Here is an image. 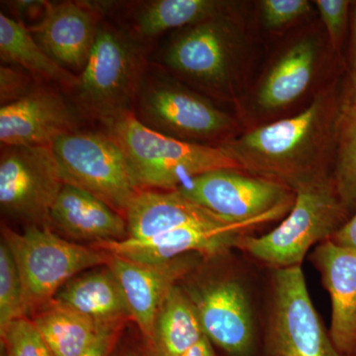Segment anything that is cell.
<instances>
[{
    "label": "cell",
    "instance_id": "17",
    "mask_svg": "<svg viewBox=\"0 0 356 356\" xmlns=\"http://www.w3.org/2000/svg\"><path fill=\"white\" fill-rule=\"evenodd\" d=\"M332 304L330 337L348 356L356 348V252L325 241L311 255Z\"/></svg>",
    "mask_w": 356,
    "mask_h": 356
},
{
    "label": "cell",
    "instance_id": "19",
    "mask_svg": "<svg viewBox=\"0 0 356 356\" xmlns=\"http://www.w3.org/2000/svg\"><path fill=\"white\" fill-rule=\"evenodd\" d=\"M51 226L83 242H118L127 238L125 217L76 185L65 184L50 211Z\"/></svg>",
    "mask_w": 356,
    "mask_h": 356
},
{
    "label": "cell",
    "instance_id": "8",
    "mask_svg": "<svg viewBox=\"0 0 356 356\" xmlns=\"http://www.w3.org/2000/svg\"><path fill=\"white\" fill-rule=\"evenodd\" d=\"M266 346L269 356H344L313 305L301 266L274 273Z\"/></svg>",
    "mask_w": 356,
    "mask_h": 356
},
{
    "label": "cell",
    "instance_id": "13",
    "mask_svg": "<svg viewBox=\"0 0 356 356\" xmlns=\"http://www.w3.org/2000/svg\"><path fill=\"white\" fill-rule=\"evenodd\" d=\"M231 60V34L219 16L186 27L168 44L163 58L175 74L210 90L226 84Z\"/></svg>",
    "mask_w": 356,
    "mask_h": 356
},
{
    "label": "cell",
    "instance_id": "4",
    "mask_svg": "<svg viewBox=\"0 0 356 356\" xmlns=\"http://www.w3.org/2000/svg\"><path fill=\"white\" fill-rule=\"evenodd\" d=\"M143 72L142 53L133 39L112 26L100 25L95 48L74 88L76 102L107 125L132 113Z\"/></svg>",
    "mask_w": 356,
    "mask_h": 356
},
{
    "label": "cell",
    "instance_id": "12",
    "mask_svg": "<svg viewBox=\"0 0 356 356\" xmlns=\"http://www.w3.org/2000/svg\"><path fill=\"white\" fill-rule=\"evenodd\" d=\"M99 9L86 2H49L38 24L28 28L44 53L79 76L86 69L99 31Z\"/></svg>",
    "mask_w": 356,
    "mask_h": 356
},
{
    "label": "cell",
    "instance_id": "26",
    "mask_svg": "<svg viewBox=\"0 0 356 356\" xmlns=\"http://www.w3.org/2000/svg\"><path fill=\"white\" fill-rule=\"evenodd\" d=\"M337 144L334 185L346 210L351 209L356 206V76L353 74L337 117Z\"/></svg>",
    "mask_w": 356,
    "mask_h": 356
},
{
    "label": "cell",
    "instance_id": "37",
    "mask_svg": "<svg viewBox=\"0 0 356 356\" xmlns=\"http://www.w3.org/2000/svg\"><path fill=\"white\" fill-rule=\"evenodd\" d=\"M126 356H137V355H133V353H130V355H126Z\"/></svg>",
    "mask_w": 356,
    "mask_h": 356
},
{
    "label": "cell",
    "instance_id": "5",
    "mask_svg": "<svg viewBox=\"0 0 356 356\" xmlns=\"http://www.w3.org/2000/svg\"><path fill=\"white\" fill-rule=\"evenodd\" d=\"M49 147L65 184L90 192L123 216L142 191L127 156L109 134L74 131Z\"/></svg>",
    "mask_w": 356,
    "mask_h": 356
},
{
    "label": "cell",
    "instance_id": "6",
    "mask_svg": "<svg viewBox=\"0 0 356 356\" xmlns=\"http://www.w3.org/2000/svg\"><path fill=\"white\" fill-rule=\"evenodd\" d=\"M327 102L316 98L299 114L254 129L224 147L240 163L264 175H292L298 170L322 143L327 123Z\"/></svg>",
    "mask_w": 356,
    "mask_h": 356
},
{
    "label": "cell",
    "instance_id": "11",
    "mask_svg": "<svg viewBox=\"0 0 356 356\" xmlns=\"http://www.w3.org/2000/svg\"><path fill=\"white\" fill-rule=\"evenodd\" d=\"M186 292L211 343L233 356L250 355L254 348V318L247 292L241 283L222 278Z\"/></svg>",
    "mask_w": 356,
    "mask_h": 356
},
{
    "label": "cell",
    "instance_id": "36",
    "mask_svg": "<svg viewBox=\"0 0 356 356\" xmlns=\"http://www.w3.org/2000/svg\"><path fill=\"white\" fill-rule=\"evenodd\" d=\"M353 74L356 76V7L355 10V16H353Z\"/></svg>",
    "mask_w": 356,
    "mask_h": 356
},
{
    "label": "cell",
    "instance_id": "34",
    "mask_svg": "<svg viewBox=\"0 0 356 356\" xmlns=\"http://www.w3.org/2000/svg\"><path fill=\"white\" fill-rule=\"evenodd\" d=\"M11 9L15 11L20 17L26 16V17H31V16L38 15L40 13L42 14L46 11L47 6L49 2L47 1H28V0H20V1L9 2Z\"/></svg>",
    "mask_w": 356,
    "mask_h": 356
},
{
    "label": "cell",
    "instance_id": "32",
    "mask_svg": "<svg viewBox=\"0 0 356 356\" xmlns=\"http://www.w3.org/2000/svg\"><path fill=\"white\" fill-rule=\"evenodd\" d=\"M122 327H123V325L110 327L107 331L103 332L102 336L98 337L97 341L88 350L79 356H111L115 344L118 341Z\"/></svg>",
    "mask_w": 356,
    "mask_h": 356
},
{
    "label": "cell",
    "instance_id": "9",
    "mask_svg": "<svg viewBox=\"0 0 356 356\" xmlns=\"http://www.w3.org/2000/svg\"><path fill=\"white\" fill-rule=\"evenodd\" d=\"M64 184L50 147H3L0 206L7 216L50 228L51 206Z\"/></svg>",
    "mask_w": 356,
    "mask_h": 356
},
{
    "label": "cell",
    "instance_id": "1",
    "mask_svg": "<svg viewBox=\"0 0 356 356\" xmlns=\"http://www.w3.org/2000/svg\"><path fill=\"white\" fill-rule=\"evenodd\" d=\"M107 127L127 156L142 191H175L203 173L222 168L242 170L224 146L168 137L147 127L133 112L110 122Z\"/></svg>",
    "mask_w": 356,
    "mask_h": 356
},
{
    "label": "cell",
    "instance_id": "22",
    "mask_svg": "<svg viewBox=\"0 0 356 356\" xmlns=\"http://www.w3.org/2000/svg\"><path fill=\"white\" fill-rule=\"evenodd\" d=\"M317 48L312 40L295 44L276 63L259 89L257 102L266 110L286 106L305 92L313 77Z\"/></svg>",
    "mask_w": 356,
    "mask_h": 356
},
{
    "label": "cell",
    "instance_id": "27",
    "mask_svg": "<svg viewBox=\"0 0 356 356\" xmlns=\"http://www.w3.org/2000/svg\"><path fill=\"white\" fill-rule=\"evenodd\" d=\"M24 292L13 252L2 238L0 243V332L13 321L27 318Z\"/></svg>",
    "mask_w": 356,
    "mask_h": 356
},
{
    "label": "cell",
    "instance_id": "20",
    "mask_svg": "<svg viewBox=\"0 0 356 356\" xmlns=\"http://www.w3.org/2000/svg\"><path fill=\"white\" fill-rule=\"evenodd\" d=\"M53 301L103 325L124 324L131 320L120 284L107 266L67 281Z\"/></svg>",
    "mask_w": 356,
    "mask_h": 356
},
{
    "label": "cell",
    "instance_id": "10",
    "mask_svg": "<svg viewBox=\"0 0 356 356\" xmlns=\"http://www.w3.org/2000/svg\"><path fill=\"white\" fill-rule=\"evenodd\" d=\"M137 99L138 120L175 139L196 143L217 137L232 126L228 114L170 81L143 83Z\"/></svg>",
    "mask_w": 356,
    "mask_h": 356
},
{
    "label": "cell",
    "instance_id": "29",
    "mask_svg": "<svg viewBox=\"0 0 356 356\" xmlns=\"http://www.w3.org/2000/svg\"><path fill=\"white\" fill-rule=\"evenodd\" d=\"M307 0H264L261 2L262 18L268 28L289 24L310 11Z\"/></svg>",
    "mask_w": 356,
    "mask_h": 356
},
{
    "label": "cell",
    "instance_id": "23",
    "mask_svg": "<svg viewBox=\"0 0 356 356\" xmlns=\"http://www.w3.org/2000/svg\"><path fill=\"white\" fill-rule=\"evenodd\" d=\"M0 58L70 90H74L79 83V76L60 67L44 53L23 21L4 13H0Z\"/></svg>",
    "mask_w": 356,
    "mask_h": 356
},
{
    "label": "cell",
    "instance_id": "30",
    "mask_svg": "<svg viewBox=\"0 0 356 356\" xmlns=\"http://www.w3.org/2000/svg\"><path fill=\"white\" fill-rule=\"evenodd\" d=\"M315 3L332 46L339 48L346 31L350 2L346 0H317Z\"/></svg>",
    "mask_w": 356,
    "mask_h": 356
},
{
    "label": "cell",
    "instance_id": "7",
    "mask_svg": "<svg viewBox=\"0 0 356 356\" xmlns=\"http://www.w3.org/2000/svg\"><path fill=\"white\" fill-rule=\"evenodd\" d=\"M175 191L232 224L255 226L277 219L294 201L277 180L248 177L229 168L191 178Z\"/></svg>",
    "mask_w": 356,
    "mask_h": 356
},
{
    "label": "cell",
    "instance_id": "15",
    "mask_svg": "<svg viewBox=\"0 0 356 356\" xmlns=\"http://www.w3.org/2000/svg\"><path fill=\"white\" fill-rule=\"evenodd\" d=\"M252 227L254 225L184 227L151 238H127L118 242L98 243L93 247L129 261L149 264L173 261L191 252L213 257L236 248L243 229Z\"/></svg>",
    "mask_w": 356,
    "mask_h": 356
},
{
    "label": "cell",
    "instance_id": "2",
    "mask_svg": "<svg viewBox=\"0 0 356 356\" xmlns=\"http://www.w3.org/2000/svg\"><path fill=\"white\" fill-rule=\"evenodd\" d=\"M289 215L280 226L259 236H240L236 248L277 269L301 266L314 245L332 238L343 226L346 208L334 181L308 175L294 181Z\"/></svg>",
    "mask_w": 356,
    "mask_h": 356
},
{
    "label": "cell",
    "instance_id": "18",
    "mask_svg": "<svg viewBox=\"0 0 356 356\" xmlns=\"http://www.w3.org/2000/svg\"><path fill=\"white\" fill-rule=\"evenodd\" d=\"M124 216L131 238H151L184 227L236 225L192 202L177 191L143 189L128 204Z\"/></svg>",
    "mask_w": 356,
    "mask_h": 356
},
{
    "label": "cell",
    "instance_id": "31",
    "mask_svg": "<svg viewBox=\"0 0 356 356\" xmlns=\"http://www.w3.org/2000/svg\"><path fill=\"white\" fill-rule=\"evenodd\" d=\"M29 72L15 67H0V102L1 106L18 102L32 92Z\"/></svg>",
    "mask_w": 356,
    "mask_h": 356
},
{
    "label": "cell",
    "instance_id": "25",
    "mask_svg": "<svg viewBox=\"0 0 356 356\" xmlns=\"http://www.w3.org/2000/svg\"><path fill=\"white\" fill-rule=\"evenodd\" d=\"M222 4L214 0H156L147 2L136 16V29L146 38L199 24L219 16Z\"/></svg>",
    "mask_w": 356,
    "mask_h": 356
},
{
    "label": "cell",
    "instance_id": "33",
    "mask_svg": "<svg viewBox=\"0 0 356 356\" xmlns=\"http://www.w3.org/2000/svg\"><path fill=\"white\" fill-rule=\"evenodd\" d=\"M330 240L341 247L356 252V214L350 221L344 222Z\"/></svg>",
    "mask_w": 356,
    "mask_h": 356
},
{
    "label": "cell",
    "instance_id": "35",
    "mask_svg": "<svg viewBox=\"0 0 356 356\" xmlns=\"http://www.w3.org/2000/svg\"><path fill=\"white\" fill-rule=\"evenodd\" d=\"M181 356H216V353L209 339L204 337L198 343Z\"/></svg>",
    "mask_w": 356,
    "mask_h": 356
},
{
    "label": "cell",
    "instance_id": "21",
    "mask_svg": "<svg viewBox=\"0 0 356 356\" xmlns=\"http://www.w3.org/2000/svg\"><path fill=\"white\" fill-rule=\"evenodd\" d=\"M54 356H79L110 327L56 303L47 304L33 318Z\"/></svg>",
    "mask_w": 356,
    "mask_h": 356
},
{
    "label": "cell",
    "instance_id": "38",
    "mask_svg": "<svg viewBox=\"0 0 356 356\" xmlns=\"http://www.w3.org/2000/svg\"><path fill=\"white\" fill-rule=\"evenodd\" d=\"M3 356H4V355H3Z\"/></svg>",
    "mask_w": 356,
    "mask_h": 356
},
{
    "label": "cell",
    "instance_id": "28",
    "mask_svg": "<svg viewBox=\"0 0 356 356\" xmlns=\"http://www.w3.org/2000/svg\"><path fill=\"white\" fill-rule=\"evenodd\" d=\"M4 356H54L33 321L21 318L0 332Z\"/></svg>",
    "mask_w": 356,
    "mask_h": 356
},
{
    "label": "cell",
    "instance_id": "14",
    "mask_svg": "<svg viewBox=\"0 0 356 356\" xmlns=\"http://www.w3.org/2000/svg\"><path fill=\"white\" fill-rule=\"evenodd\" d=\"M106 266L120 284L131 320L147 341L153 344L154 327L161 305L178 281L191 270L193 259L188 254L163 264H149L110 254Z\"/></svg>",
    "mask_w": 356,
    "mask_h": 356
},
{
    "label": "cell",
    "instance_id": "3",
    "mask_svg": "<svg viewBox=\"0 0 356 356\" xmlns=\"http://www.w3.org/2000/svg\"><path fill=\"white\" fill-rule=\"evenodd\" d=\"M2 238L19 271L27 315L50 303L67 281L106 266L110 257L95 247L69 242L48 227L27 226L21 234L6 227Z\"/></svg>",
    "mask_w": 356,
    "mask_h": 356
},
{
    "label": "cell",
    "instance_id": "24",
    "mask_svg": "<svg viewBox=\"0 0 356 356\" xmlns=\"http://www.w3.org/2000/svg\"><path fill=\"white\" fill-rule=\"evenodd\" d=\"M204 337L193 302L185 290L175 285L156 317L152 344L156 356H181Z\"/></svg>",
    "mask_w": 356,
    "mask_h": 356
},
{
    "label": "cell",
    "instance_id": "16",
    "mask_svg": "<svg viewBox=\"0 0 356 356\" xmlns=\"http://www.w3.org/2000/svg\"><path fill=\"white\" fill-rule=\"evenodd\" d=\"M76 117L62 96L36 89L18 102L0 108L2 147H49L74 132Z\"/></svg>",
    "mask_w": 356,
    "mask_h": 356
}]
</instances>
